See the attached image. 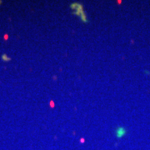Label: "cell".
<instances>
[{
	"instance_id": "obj_1",
	"label": "cell",
	"mask_w": 150,
	"mask_h": 150,
	"mask_svg": "<svg viewBox=\"0 0 150 150\" xmlns=\"http://www.w3.org/2000/svg\"><path fill=\"white\" fill-rule=\"evenodd\" d=\"M127 134V129L123 127H118L117 129H115V134H116V137L118 139H121L123 138L125 134Z\"/></svg>"
}]
</instances>
